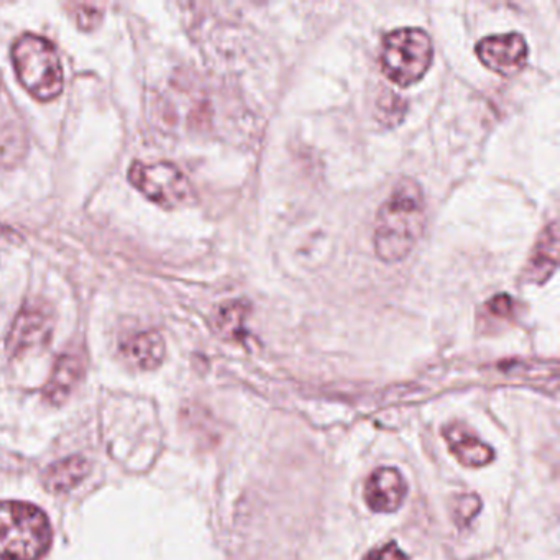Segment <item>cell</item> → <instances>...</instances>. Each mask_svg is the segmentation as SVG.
Listing matches in <instances>:
<instances>
[{
    "label": "cell",
    "instance_id": "d6986e66",
    "mask_svg": "<svg viewBox=\"0 0 560 560\" xmlns=\"http://www.w3.org/2000/svg\"><path fill=\"white\" fill-rule=\"evenodd\" d=\"M514 300L508 294H498L488 301V310L493 316L508 317L513 313Z\"/></svg>",
    "mask_w": 560,
    "mask_h": 560
},
{
    "label": "cell",
    "instance_id": "7c38bea8",
    "mask_svg": "<svg viewBox=\"0 0 560 560\" xmlns=\"http://www.w3.org/2000/svg\"><path fill=\"white\" fill-rule=\"evenodd\" d=\"M84 363L78 353L65 352L55 362L54 372L44 389V398L51 405H61L77 388L83 376Z\"/></svg>",
    "mask_w": 560,
    "mask_h": 560
},
{
    "label": "cell",
    "instance_id": "3957f363",
    "mask_svg": "<svg viewBox=\"0 0 560 560\" xmlns=\"http://www.w3.org/2000/svg\"><path fill=\"white\" fill-rule=\"evenodd\" d=\"M15 73L35 100L54 101L65 86L63 67L57 48L48 38L25 34L12 47Z\"/></svg>",
    "mask_w": 560,
    "mask_h": 560
},
{
    "label": "cell",
    "instance_id": "30bf717a",
    "mask_svg": "<svg viewBox=\"0 0 560 560\" xmlns=\"http://www.w3.org/2000/svg\"><path fill=\"white\" fill-rule=\"evenodd\" d=\"M559 261V228L550 222L537 238L529 260L524 268V278L529 283L542 284L552 277Z\"/></svg>",
    "mask_w": 560,
    "mask_h": 560
},
{
    "label": "cell",
    "instance_id": "ac0fdd59",
    "mask_svg": "<svg viewBox=\"0 0 560 560\" xmlns=\"http://www.w3.org/2000/svg\"><path fill=\"white\" fill-rule=\"evenodd\" d=\"M363 560H408V556L399 549L398 544L389 542L380 549H373Z\"/></svg>",
    "mask_w": 560,
    "mask_h": 560
},
{
    "label": "cell",
    "instance_id": "52a82bcc",
    "mask_svg": "<svg viewBox=\"0 0 560 560\" xmlns=\"http://www.w3.org/2000/svg\"><path fill=\"white\" fill-rule=\"evenodd\" d=\"M475 54L488 70L501 77H514L526 67L529 48L523 35L511 32L481 38Z\"/></svg>",
    "mask_w": 560,
    "mask_h": 560
},
{
    "label": "cell",
    "instance_id": "2e32d148",
    "mask_svg": "<svg viewBox=\"0 0 560 560\" xmlns=\"http://www.w3.org/2000/svg\"><path fill=\"white\" fill-rule=\"evenodd\" d=\"M73 14L81 31H93L103 21V11L93 4H77Z\"/></svg>",
    "mask_w": 560,
    "mask_h": 560
},
{
    "label": "cell",
    "instance_id": "8992f818",
    "mask_svg": "<svg viewBox=\"0 0 560 560\" xmlns=\"http://www.w3.org/2000/svg\"><path fill=\"white\" fill-rule=\"evenodd\" d=\"M55 319L50 307L45 306L40 301H27L19 311L9 330L8 347L9 355L22 357L32 350L40 349L50 342L54 334Z\"/></svg>",
    "mask_w": 560,
    "mask_h": 560
},
{
    "label": "cell",
    "instance_id": "7a4b0ae2",
    "mask_svg": "<svg viewBox=\"0 0 560 560\" xmlns=\"http://www.w3.org/2000/svg\"><path fill=\"white\" fill-rule=\"evenodd\" d=\"M50 546V521L40 508L0 501V559L40 560Z\"/></svg>",
    "mask_w": 560,
    "mask_h": 560
},
{
    "label": "cell",
    "instance_id": "4fadbf2b",
    "mask_svg": "<svg viewBox=\"0 0 560 560\" xmlns=\"http://www.w3.org/2000/svg\"><path fill=\"white\" fill-rule=\"evenodd\" d=\"M90 474V462L81 455L63 458L51 465L45 475V485L54 493H67L84 480Z\"/></svg>",
    "mask_w": 560,
    "mask_h": 560
},
{
    "label": "cell",
    "instance_id": "ba28073f",
    "mask_svg": "<svg viewBox=\"0 0 560 560\" xmlns=\"http://www.w3.org/2000/svg\"><path fill=\"white\" fill-rule=\"evenodd\" d=\"M408 485L396 468H376L365 483L366 506L375 513H395L401 508Z\"/></svg>",
    "mask_w": 560,
    "mask_h": 560
},
{
    "label": "cell",
    "instance_id": "277c9868",
    "mask_svg": "<svg viewBox=\"0 0 560 560\" xmlns=\"http://www.w3.org/2000/svg\"><path fill=\"white\" fill-rule=\"evenodd\" d=\"M434 58V45L422 28H396L385 35L382 44L383 73L399 88L419 83L428 73Z\"/></svg>",
    "mask_w": 560,
    "mask_h": 560
},
{
    "label": "cell",
    "instance_id": "8fae6325",
    "mask_svg": "<svg viewBox=\"0 0 560 560\" xmlns=\"http://www.w3.org/2000/svg\"><path fill=\"white\" fill-rule=\"evenodd\" d=\"M165 339L159 330H140L120 343L124 359L140 370H153L165 359Z\"/></svg>",
    "mask_w": 560,
    "mask_h": 560
},
{
    "label": "cell",
    "instance_id": "5bb4252c",
    "mask_svg": "<svg viewBox=\"0 0 560 560\" xmlns=\"http://www.w3.org/2000/svg\"><path fill=\"white\" fill-rule=\"evenodd\" d=\"M245 304L232 303L222 307L215 317V327L225 339L241 340L245 336Z\"/></svg>",
    "mask_w": 560,
    "mask_h": 560
},
{
    "label": "cell",
    "instance_id": "6da1fadb",
    "mask_svg": "<svg viewBox=\"0 0 560 560\" xmlns=\"http://www.w3.org/2000/svg\"><path fill=\"white\" fill-rule=\"evenodd\" d=\"M425 219L421 186L415 179L402 178L376 214L373 245L380 260L386 264L405 260L422 237Z\"/></svg>",
    "mask_w": 560,
    "mask_h": 560
},
{
    "label": "cell",
    "instance_id": "9a60e30c",
    "mask_svg": "<svg viewBox=\"0 0 560 560\" xmlns=\"http://www.w3.org/2000/svg\"><path fill=\"white\" fill-rule=\"evenodd\" d=\"M406 101L399 97L393 91H385L376 104L378 110V120L385 127H396L401 122L406 114Z\"/></svg>",
    "mask_w": 560,
    "mask_h": 560
},
{
    "label": "cell",
    "instance_id": "5b68a950",
    "mask_svg": "<svg viewBox=\"0 0 560 560\" xmlns=\"http://www.w3.org/2000/svg\"><path fill=\"white\" fill-rule=\"evenodd\" d=\"M129 182L150 201L165 209L186 205L192 198V186L185 173L168 162H133L129 168Z\"/></svg>",
    "mask_w": 560,
    "mask_h": 560
},
{
    "label": "cell",
    "instance_id": "e0dca14e",
    "mask_svg": "<svg viewBox=\"0 0 560 560\" xmlns=\"http://www.w3.org/2000/svg\"><path fill=\"white\" fill-rule=\"evenodd\" d=\"M478 510H480V500L475 494H465V497H460L457 500L455 517H457L458 523L460 521L468 523L478 513Z\"/></svg>",
    "mask_w": 560,
    "mask_h": 560
},
{
    "label": "cell",
    "instance_id": "9c48e42d",
    "mask_svg": "<svg viewBox=\"0 0 560 560\" xmlns=\"http://www.w3.org/2000/svg\"><path fill=\"white\" fill-rule=\"evenodd\" d=\"M445 442L452 454L464 467L478 468L490 464L494 458L493 448L481 442L470 429L460 422H452L442 429Z\"/></svg>",
    "mask_w": 560,
    "mask_h": 560
}]
</instances>
